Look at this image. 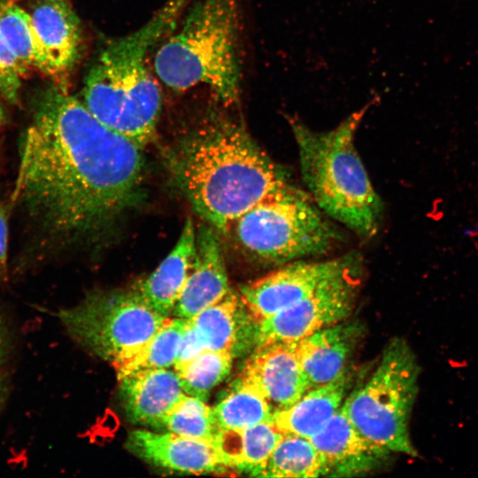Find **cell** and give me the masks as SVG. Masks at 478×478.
I'll return each mask as SVG.
<instances>
[{"instance_id": "1", "label": "cell", "mask_w": 478, "mask_h": 478, "mask_svg": "<svg viewBox=\"0 0 478 478\" xmlns=\"http://www.w3.org/2000/svg\"><path fill=\"white\" fill-rule=\"evenodd\" d=\"M32 110L11 204L28 235L30 258H52L135 202L143 158L141 147L104 125L64 86L42 90Z\"/></svg>"}, {"instance_id": "2", "label": "cell", "mask_w": 478, "mask_h": 478, "mask_svg": "<svg viewBox=\"0 0 478 478\" xmlns=\"http://www.w3.org/2000/svg\"><path fill=\"white\" fill-rule=\"evenodd\" d=\"M168 160L194 209L221 232L258 204L293 187L243 123L225 113L203 118L184 134Z\"/></svg>"}, {"instance_id": "3", "label": "cell", "mask_w": 478, "mask_h": 478, "mask_svg": "<svg viewBox=\"0 0 478 478\" xmlns=\"http://www.w3.org/2000/svg\"><path fill=\"white\" fill-rule=\"evenodd\" d=\"M191 0H168L134 32L107 41L90 66L82 102L104 125L142 149L155 137L162 93L149 53Z\"/></svg>"}, {"instance_id": "4", "label": "cell", "mask_w": 478, "mask_h": 478, "mask_svg": "<svg viewBox=\"0 0 478 478\" xmlns=\"http://www.w3.org/2000/svg\"><path fill=\"white\" fill-rule=\"evenodd\" d=\"M186 11L156 51L155 73L174 91L204 87L224 106H234L242 81L238 0H196Z\"/></svg>"}, {"instance_id": "5", "label": "cell", "mask_w": 478, "mask_h": 478, "mask_svg": "<svg viewBox=\"0 0 478 478\" xmlns=\"http://www.w3.org/2000/svg\"><path fill=\"white\" fill-rule=\"evenodd\" d=\"M368 105L326 132L290 120L303 181L315 204L330 218L363 236L379 228L382 204L354 145Z\"/></svg>"}, {"instance_id": "6", "label": "cell", "mask_w": 478, "mask_h": 478, "mask_svg": "<svg viewBox=\"0 0 478 478\" xmlns=\"http://www.w3.org/2000/svg\"><path fill=\"white\" fill-rule=\"evenodd\" d=\"M419 366L409 345L395 338L368 380L343 402L348 417L371 443L411 456L417 452L409 421L418 393Z\"/></svg>"}, {"instance_id": "7", "label": "cell", "mask_w": 478, "mask_h": 478, "mask_svg": "<svg viewBox=\"0 0 478 478\" xmlns=\"http://www.w3.org/2000/svg\"><path fill=\"white\" fill-rule=\"evenodd\" d=\"M229 230L249 257L276 265L325 253L341 237L312 199L295 187L258 204Z\"/></svg>"}, {"instance_id": "8", "label": "cell", "mask_w": 478, "mask_h": 478, "mask_svg": "<svg viewBox=\"0 0 478 478\" xmlns=\"http://www.w3.org/2000/svg\"><path fill=\"white\" fill-rule=\"evenodd\" d=\"M59 318L78 343L112 364L149 341L168 317L132 289L93 294Z\"/></svg>"}, {"instance_id": "9", "label": "cell", "mask_w": 478, "mask_h": 478, "mask_svg": "<svg viewBox=\"0 0 478 478\" xmlns=\"http://www.w3.org/2000/svg\"><path fill=\"white\" fill-rule=\"evenodd\" d=\"M360 261L327 281L295 305L257 323L256 346L294 343L345 320L351 313L360 281Z\"/></svg>"}, {"instance_id": "10", "label": "cell", "mask_w": 478, "mask_h": 478, "mask_svg": "<svg viewBox=\"0 0 478 478\" xmlns=\"http://www.w3.org/2000/svg\"><path fill=\"white\" fill-rule=\"evenodd\" d=\"M360 261L355 254L320 262L291 261L243 286L240 297L258 323L305 298L327 281Z\"/></svg>"}, {"instance_id": "11", "label": "cell", "mask_w": 478, "mask_h": 478, "mask_svg": "<svg viewBox=\"0 0 478 478\" xmlns=\"http://www.w3.org/2000/svg\"><path fill=\"white\" fill-rule=\"evenodd\" d=\"M35 34L50 62L56 84L78 63L83 50L81 23L69 0H32L27 11Z\"/></svg>"}, {"instance_id": "12", "label": "cell", "mask_w": 478, "mask_h": 478, "mask_svg": "<svg viewBox=\"0 0 478 478\" xmlns=\"http://www.w3.org/2000/svg\"><path fill=\"white\" fill-rule=\"evenodd\" d=\"M241 376L265 397L274 412L289 406L310 389L294 343L257 345Z\"/></svg>"}, {"instance_id": "13", "label": "cell", "mask_w": 478, "mask_h": 478, "mask_svg": "<svg viewBox=\"0 0 478 478\" xmlns=\"http://www.w3.org/2000/svg\"><path fill=\"white\" fill-rule=\"evenodd\" d=\"M127 448L143 461L170 471L203 474L227 468L213 443L169 431L134 430Z\"/></svg>"}, {"instance_id": "14", "label": "cell", "mask_w": 478, "mask_h": 478, "mask_svg": "<svg viewBox=\"0 0 478 478\" xmlns=\"http://www.w3.org/2000/svg\"><path fill=\"white\" fill-rule=\"evenodd\" d=\"M310 440L324 461L327 476L367 473L390 454L361 436L348 417L343 404Z\"/></svg>"}, {"instance_id": "15", "label": "cell", "mask_w": 478, "mask_h": 478, "mask_svg": "<svg viewBox=\"0 0 478 478\" xmlns=\"http://www.w3.org/2000/svg\"><path fill=\"white\" fill-rule=\"evenodd\" d=\"M230 290L219 240L212 230L203 228L197 235L193 264L173 314L189 320Z\"/></svg>"}, {"instance_id": "16", "label": "cell", "mask_w": 478, "mask_h": 478, "mask_svg": "<svg viewBox=\"0 0 478 478\" xmlns=\"http://www.w3.org/2000/svg\"><path fill=\"white\" fill-rule=\"evenodd\" d=\"M119 382L128 419L157 428L185 394L177 373L169 368L138 370Z\"/></svg>"}, {"instance_id": "17", "label": "cell", "mask_w": 478, "mask_h": 478, "mask_svg": "<svg viewBox=\"0 0 478 478\" xmlns=\"http://www.w3.org/2000/svg\"><path fill=\"white\" fill-rule=\"evenodd\" d=\"M359 332L356 324L343 320L294 342L310 389L332 382L347 369Z\"/></svg>"}, {"instance_id": "18", "label": "cell", "mask_w": 478, "mask_h": 478, "mask_svg": "<svg viewBox=\"0 0 478 478\" xmlns=\"http://www.w3.org/2000/svg\"><path fill=\"white\" fill-rule=\"evenodd\" d=\"M196 243L194 223L188 219L168 255L133 289L147 305L165 317L173 313L183 289L195 258Z\"/></svg>"}, {"instance_id": "19", "label": "cell", "mask_w": 478, "mask_h": 478, "mask_svg": "<svg viewBox=\"0 0 478 478\" xmlns=\"http://www.w3.org/2000/svg\"><path fill=\"white\" fill-rule=\"evenodd\" d=\"M349 382L346 369L332 382L308 389L289 406L274 412L273 424L282 434L310 439L339 411Z\"/></svg>"}, {"instance_id": "20", "label": "cell", "mask_w": 478, "mask_h": 478, "mask_svg": "<svg viewBox=\"0 0 478 478\" xmlns=\"http://www.w3.org/2000/svg\"><path fill=\"white\" fill-rule=\"evenodd\" d=\"M283 434L273 422L243 429L220 430L213 442L226 466L254 476Z\"/></svg>"}, {"instance_id": "21", "label": "cell", "mask_w": 478, "mask_h": 478, "mask_svg": "<svg viewBox=\"0 0 478 478\" xmlns=\"http://www.w3.org/2000/svg\"><path fill=\"white\" fill-rule=\"evenodd\" d=\"M232 289L218 303L189 319L206 351H238L245 322L251 318ZM252 319V318H251Z\"/></svg>"}, {"instance_id": "22", "label": "cell", "mask_w": 478, "mask_h": 478, "mask_svg": "<svg viewBox=\"0 0 478 478\" xmlns=\"http://www.w3.org/2000/svg\"><path fill=\"white\" fill-rule=\"evenodd\" d=\"M212 413L220 431L272 422L274 410L265 397L240 375L212 408Z\"/></svg>"}, {"instance_id": "23", "label": "cell", "mask_w": 478, "mask_h": 478, "mask_svg": "<svg viewBox=\"0 0 478 478\" xmlns=\"http://www.w3.org/2000/svg\"><path fill=\"white\" fill-rule=\"evenodd\" d=\"M0 32L26 71L33 68L54 79L52 66L27 11L13 2L1 1Z\"/></svg>"}, {"instance_id": "24", "label": "cell", "mask_w": 478, "mask_h": 478, "mask_svg": "<svg viewBox=\"0 0 478 478\" xmlns=\"http://www.w3.org/2000/svg\"><path fill=\"white\" fill-rule=\"evenodd\" d=\"M258 477L312 478L327 476L324 461L309 438L283 434Z\"/></svg>"}, {"instance_id": "25", "label": "cell", "mask_w": 478, "mask_h": 478, "mask_svg": "<svg viewBox=\"0 0 478 478\" xmlns=\"http://www.w3.org/2000/svg\"><path fill=\"white\" fill-rule=\"evenodd\" d=\"M186 324V319L168 317L143 345L112 364L118 380L138 370L173 366Z\"/></svg>"}, {"instance_id": "26", "label": "cell", "mask_w": 478, "mask_h": 478, "mask_svg": "<svg viewBox=\"0 0 478 478\" xmlns=\"http://www.w3.org/2000/svg\"><path fill=\"white\" fill-rule=\"evenodd\" d=\"M213 443L218 428L212 408L198 397L184 394L175 406L162 420L159 428Z\"/></svg>"}, {"instance_id": "27", "label": "cell", "mask_w": 478, "mask_h": 478, "mask_svg": "<svg viewBox=\"0 0 478 478\" xmlns=\"http://www.w3.org/2000/svg\"><path fill=\"white\" fill-rule=\"evenodd\" d=\"M234 355L205 351L176 373L185 394L202 400L229 374Z\"/></svg>"}, {"instance_id": "28", "label": "cell", "mask_w": 478, "mask_h": 478, "mask_svg": "<svg viewBox=\"0 0 478 478\" xmlns=\"http://www.w3.org/2000/svg\"><path fill=\"white\" fill-rule=\"evenodd\" d=\"M26 72L0 32V95L12 104L19 103Z\"/></svg>"}, {"instance_id": "29", "label": "cell", "mask_w": 478, "mask_h": 478, "mask_svg": "<svg viewBox=\"0 0 478 478\" xmlns=\"http://www.w3.org/2000/svg\"><path fill=\"white\" fill-rule=\"evenodd\" d=\"M205 351L195 328L189 320H187L177 356L173 366V370L177 372Z\"/></svg>"}, {"instance_id": "30", "label": "cell", "mask_w": 478, "mask_h": 478, "mask_svg": "<svg viewBox=\"0 0 478 478\" xmlns=\"http://www.w3.org/2000/svg\"><path fill=\"white\" fill-rule=\"evenodd\" d=\"M8 213L0 203V280L7 278Z\"/></svg>"}, {"instance_id": "31", "label": "cell", "mask_w": 478, "mask_h": 478, "mask_svg": "<svg viewBox=\"0 0 478 478\" xmlns=\"http://www.w3.org/2000/svg\"><path fill=\"white\" fill-rule=\"evenodd\" d=\"M6 116L2 104H0V126L5 123Z\"/></svg>"}]
</instances>
